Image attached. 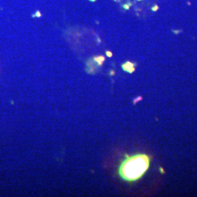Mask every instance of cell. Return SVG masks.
Returning a JSON list of instances; mask_svg holds the SVG:
<instances>
[{
    "instance_id": "cell-1",
    "label": "cell",
    "mask_w": 197,
    "mask_h": 197,
    "mask_svg": "<svg viewBox=\"0 0 197 197\" xmlns=\"http://www.w3.org/2000/svg\"><path fill=\"white\" fill-rule=\"evenodd\" d=\"M149 165L150 158L147 155H134L123 161L119 167V175L126 181H135L146 172Z\"/></svg>"
},
{
    "instance_id": "cell-3",
    "label": "cell",
    "mask_w": 197,
    "mask_h": 197,
    "mask_svg": "<svg viewBox=\"0 0 197 197\" xmlns=\"http://www.w3.org/2000/svg\"><path fill=\"white\" fill-rule=\"evenodd\" d=\"M96 59H97V61H98V63H99V64H102V61H103L105 60V59H104V57H102V56H101V57L98 58H98H97Z\"/></svg>"
},
{
    "instance_id": "cell-4",
    "label": "cell",
    "mask_w": 197,
    "mask_h": 197,
    "mask_svg": "<svg viewBox=\"0 0 197 197\" xmlns=\"http://www.w3.org/2000/svg\"><path fill=\"white\" fill-rule=\"evenodd\" d=\"M159 9V7L157 6V5H155V7L153 8H152V10H153V11H156V10Z\"/></svg>"
},
{
    "instance_id": "cell-2",
    "label": "cell",
    "mask_w": 197,
    "mask_h": 197,
    "mask_svg": "<svg viewBox=\"0 0 197 197\" xmlns=\"http://www.w3.org/2000/svg\"><path fill=\"white\" fill-rule=\"evenodd\" d=\"M122 67L124 71L128 72L129 73H132L134 71V66L131 62H126V64H123Z\"/></svg>"
},
{
    "instance_id": "cell-5",
    "label": "cell",
    "mask_w": 197,
    "mask_h": 197,
    "mask_svg": "<svg viewBox=\"0 0 197 197\" xmlns=\"http://www.w3.org/2000/svg\"><path fill=\"white\" fill-rule=\"evenodd\" d=\"M107 55L108 56H112V53L110 52H107Z\"/></svg>"
}]
</instances>
